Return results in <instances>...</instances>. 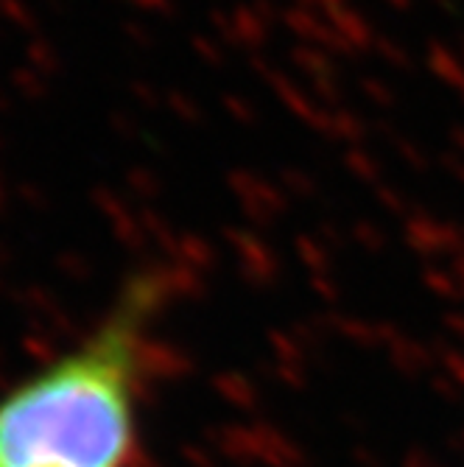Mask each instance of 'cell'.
I'll return each instance as SVG.
<instances>
[{
    "label": "cell",
    "mask_w": 464,
    "mask_h": 467,
    "mask_svg": "<svg viewBox=\"0 0 464 467\" xmlns=\"http://www.w3.org/2000/svg\"><path fill=\"white\" fill-rule=\"evenodd\" d=\"M157 285H129L90 338L0 400V467H123Z\"/></svg>",
    "instance_id": "obj_1"
}]
</instances>
